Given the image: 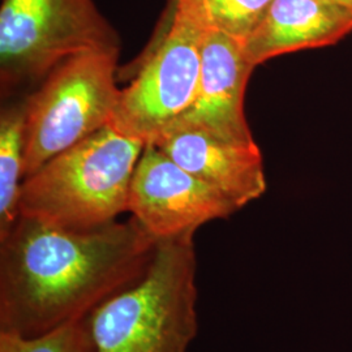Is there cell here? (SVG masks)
<instances>
[{"instance_id":"52a82bcc","label":"cell","mask_w":352,"mask_h":352,"mask_svg":"<svg viewBox=\"0 0 352 352\" xmlns=\"http://www.w3.org/2000/svg\"><path fill=\"white\" fill-rule=\"evenodd\" d=\"M239 206L189 174L155 145H145L131 180L128 212L155 240L197 231Z\"/></svg>"},{"instance_id":"4fadbf2b","label":"cell","mask_w":352,"mask_h":352,"mask_svg":"<svg viewBox=\"0 0 352 352\" xmlns=\"http://www.w3.org/2000/svg\"><path fill=\"white\" fill-rule=\"evenodd\" d=\"M0 352H94L88 317L37 337L0 331Z\"/></svg>"},{"instance_id":"30bf717a","label":"cell","mask_w":352,"mask_h":352,"mask_svg":"<svg viewBox=\"0 0 352 352\" xmlns=\"http://www.w3.org/2000/svg\"><path fill=\"white\" fill-rule=\"evenodd\" d=\"M352 32V13L324 0H273L243 43L253 67L295 51L331 46Z\"/></svg>"},{"instance_id":"7a4b0ae2","label":"cell","mask_w":352,"mask_h":352,"mask_svg":"<svg viewBox=\"0 0 352 352\" xmlns=\"http://www.w3.org/2000/svg\"><path fill=\"white\" fill-rule=\"evenodd\" d=\"M195 234L157 240L144 277L88 316L94 352H188L199 330Z\"/></svg>"},{"instance_id":"ba28073f","label":"cell","mask_w":352,"mask_h":352,"mask_svg":"<svg viewBox=\"0 0 352 352\" xmlns=\"http://www.w3.org/2000/svg\"><path fill=\"white\" fill-rule=\"evenodd\" d=\"M254 68L241 42L223 32L208 29L202 42L196 97L168 128H192L231 144L257 146L244 113V96Z\"/></svg>"},{"instance_id":"3957f363","label":"cell","mask_w":352,"mask_h":352,"mask_svg":"<svg viewBox=\"0 0 352 352\" xmlns=\"http://www.w3.org/2000/svg\"><path fill=\"white\" fill-rule=\"evenodd\" d=\"M145 144L107 124L28 176L20 215L69 230L110 225L128 212L131 180Z\"/></svg>"},{"instance_id":"7c38bea8","label":"cell","mask_w":352,"mask_h":352,"mask_svg":"<svg viewBox=\"0 0 352 352\" xmlns=\"http://www.w3.org/2000/svg\"><path fill=\"white\" fill-rule=\"evenodd\" d=\"M209 29L223 32L241 43L260 24L273 0H187Z\"/></svg>"},{"instance_id":"8fae6325","label":"cell","mask_w":352,"mask_h":352,"mask_svg":"<svg viewBox=\"0 0 352 352\" xmlns=\"http://www.w3.org/2000/svg\"><path fill=\"white\" fill-rule=\"evenodd\" d=\"M25 179V101L6 106L0 116V240L20 217Z\"/></svg>"},{"instance_id":"5bb4252c","label":"cell","mask_w":352,"mask_h":352,"mask_svg":"<svg viewBox=\"0 0 352 352\" xmlns=\"http://www.w3.org/2000/svg\"><path fill=\"white\" fill-rule=\"evenodd\" d=\"M324 1L338 6L340 8L352 13V0H324Z\"/></svg>"},{"instance_id":"277c9868","label":"cell","mask_w":352,"mask_h":352,"mask_svg":"<svg viewBox=\"0 0 352 352\" xmlns=\"http://www.w3.org/2000/svg\"><path fill=\"white\" fill-rule=\"evenodd\" d=\"M209 28L187 0H173L138 76L119 91L110 126L151 144L188 110L201 75V50Z\"/></svg>"},{"instance_id":"6da1fadb","label":"cell","mask_w":352,"mask_h":352,"mask_svg":"<svg viewBox=\"0 0 352 352\" xmlns=\"http://www.w3.org/2000/svg\"><path fill=\"white\" fill-rule=\"evenodd\" d=\"M157 240L132 217L69 230L20 215L0 240V331L37 337L139 282Z\"/></svg>"},{"instance_id":"8992f818","label":"cell","mask_w":352,"mask_h":352,"mask_svg":"<svg viewBox=\"0 0 352 352\" xmlns=\"http://www.w3.org/2000/svg\"><path fill=\"white\" fill-rule=\"evenodd\" d=\"M120 51L119 37L93 0H1V93L45 78L76 54Z\"/></svg>"},{"instance_id":"5b68a950","label":"cell","mask_w":352,"mask_h":352,"mask_svg":"<svg viewBox=\"0 0 352 352\" xmlns=\"http://www.w3.org/2000/svg\"><path fill=\"white\" fill-rule=\"evenodd\" d=\"M118 58L119 51L76 54L26 98L25 177L110 123L120 91Z\"/></svg>"},{"instance_id":"9c48e42d","label":"cell","mask_w":352,"mask_h":352,"mask_svg":"<svg viewBox=\"0 0 352 352\" xmlns=\"http://www.w3.org/2000/svg\"><path fill=\"white\" fill-rule=\"evenodd\" d=\"M189 174L243 208L266 190L263 157L250 148L182 126H171L151 142Z\"/></svg>"}]
</instances>
